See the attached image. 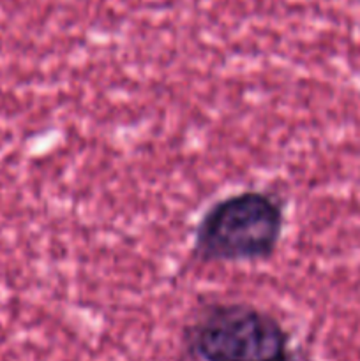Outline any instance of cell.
<instances>
[{
  "label": "cell",
  "mask_w": 360,
  "mask_h": 361,
  "mask_svg": "<svg viewBox=\"0 0 360 361\" xmlns=\"http://www.w3.org/2000/svg\"><path fill=\"white\" fill-rule=\"evenodd\" d=\"M284 208L274 194L246 190L212 204L194 231V254L210 263H249L275 252Z\"/></svg>",
  "instance_id": "6da1fadb"
},
{
  "label": "cell",
  "mask_w": 360,
  "mask_h": 361,
  "mask_svg": "<svg viewBox=\"0 0 360 361\" xmlns=\"http://www.w3.org/2000/svg\"><path fill=\"white\" fill-rule=\"evenodd\" d=\"M187 342L203 361H293L281 323L242 303L207 307L189 328Z\"/></svg>",
  "instance_id": "7a4b0ae2"
}]
</instances>
